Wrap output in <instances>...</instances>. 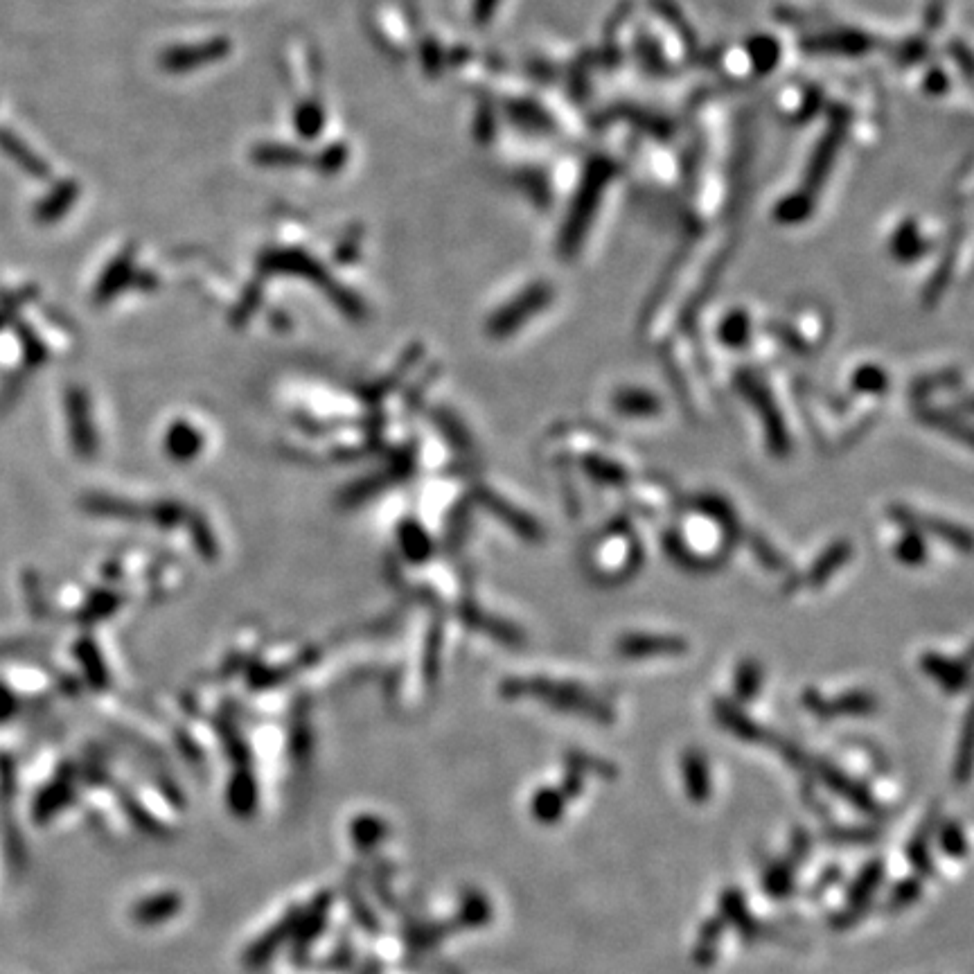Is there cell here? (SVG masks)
Wrapping results in <instances>:
<instances>
[{"mask_svg": "<svg viewBox=\"0 0 974 974\" xmlns=\"http://www.w3.org/2000/svg\"><path fill=\"white\" fill-rule=\"evenodd\" d=\"M503 693L508 697L533 695L542 699V702H546L551 708H555V711L587 717V720L598 724L614 722L612 708L593 693H589L587 688H582L580 684H569V681H553L546 677L517 679V681H510V684H503Z\"/></svg>", "mask_w": 974, "mask_h": 974, "instance_id": "cell-1", "label": "cell"}, {"mask_svg": "<svg viewBox=\"0 0 974 974\" xmlns=\"http://www.w3.org/2000/svg\"><path fill=\"white\" fill-rule=\"evenodd\" d=\"M808 774L810 778H814V781L826 785L830 792H835L839 799H844L846 803L853 805L857 812L869 814V817H880L882 814V805L869 790V785H864L862 781H857V778L848 776L844 769L837 767L835 763H830V760L810 758Z\"/></svg>", "mask_w": 974, "mask_h": 974, "instance_id": "cell-2", "label": "cell"}, {"mask_svg": "<svg viewBox=\"0 0 974 974\" xmlns=\"http://www.w3.org/2000/svg\"><path fill=\"white\" fill-rule=\"evenodd\" d=\"M334 896L332 891H321L307 902V907L300 909L298 925L291 936V961L303 963L305 956L312 950V945L318 941V936L325 932L327 920H330Z\"/></svg>", "mask_w": 974, "mask_h": 974, "instance_id": "cell-3", "label": "cell"}, {"mask_svg": "<svg viewBox=\"0 0 974 974\" xmlns=\"http://www.w3.org/2000/svg\"><path fill=\"white\" fill-rule=\"evenodd\" d=\"M300 909L303 907L287 909L285 914L278 918L276 925H271L267 932H262L258 936V941H253L249 947H246L242 956V963L246 970L258 972L262 968H267V965L276 959V954L282 950V947L289 945L291 936H294V929L298 925Z\"/></svg>", "mask_w": 974, "mask_h": 974, "instance_id": "cell-4", "label": "cell"}, {"mask_svg": "<svg viewBox=\"0 0 974 974\" xmlns=\"http://www.w3.org/2000/svg\"><path fill=\"white\" fill-rule=\"evenodd\" d=\"M803 706L817 717H869L878 713L880 702L869 690H848L835 699H826L819 690H805Z\"/></svg>", "mask_w": 974, "mask_h": 974, "instance_id": "cell-5", "label": "cell"}, {"mask_svg": "<svg viewBox=\"0 0 974 974\" xmlns=\"http://www.w3.org/2000/svg\"><path fill=\"white\" fill-rule=\"evenodd\" d=\"M713 717L726 733H731L740 742H747V745H769V740H772V733L763 729L745 708L738 702H731V699L717 697L713 702Z\"/></svg>", "mask_w": 974, "mask_h": 974, "instance_id": "cell-6", "label": "cell"}, {"mask_svg": "<svg viewBox=\"0 0 974 974\" xmlns=\"http://www.w3.org/2000/svg\"><path fill=\"white\" fill-rule=\"evenodd\" d=\"M717 911H720L717 916L724 920L726 927L736 929L747 943H758L765 938V927L758 923L754 914H751V909L747 905V896L742 889L726 887L720 893V900H717Z\"/></svg>", "mask_w": 974, "mask_h": 974, "instance_id": "cell-7", "label": "cell"}, {"mask_svg": "<svg viewBox=\"0 0 974 974\" xmlns=\"http://www.w3.org/2000/svg\"><path fill=\"white\" fill-rule=\"evenodd\" d=\"M688 650V643L679 636L666 634H623L616 641V652L625 659H657L679 657Z\"/></svg>", "mask_w": 974, "mask_h": 974, "instance_id": "cell-8", "label": "cell"}, {"mask_svg": "<svg viewBox=\"0 0 974 974\" xmlns=\"http://www.w3.org/2000/svg\"><path fill=\"white\" fill-rule=\"evenodd\" d=\"M679 772L681 783H684V792L690 801L695 805H704L711 801L713 778L706 754H702L699 749H686L679 760Z\"/></svg>", "mask_w": 974, "mask_h": 974, "instance_id": "cell-9", "label": "cell"}, {"mask_svg": "<svg viewBox=\"0 0 974 974\" xmlns=\"http://www.w3.org/2000/svg\"><path fill=\"white\" fill-rule=\"evenodd\" d=\"M183 911V896L176 891H158L152 896L140 898L134 907H131L129 916L138 927H161L165 923H170L172 918H176Z\"/></svg>", "mask_w": 974, "mask_h": 974, "instance_id": "cell-10", "label": "cell"}, {"mask_svg": "<svg viewBox=\"0 0 974 974\" xmlns=\"http://www.w3.org/2000/svg\"><path fill=\"white\" fill-rule=\"evenodd\" d=\"M920 670H923L927 677H932L945 693H952V695L961 693L970 681L968 663L943 657V654L938 652H925L923 657H920Z\"/></svg>", "mask_w": 974, "mask_h": 974, "instance_id": "cell-11", "label": "cell"}, {"mask_svg": "<svg viewBox=\"0 0 974 974\" xmlns=\"http://www.w3.org/2000/svg\"><path fill=\"white\" fill-rule=\"evenodd\" d=\"M260 790L258 778L249 767H237V772L230 776L226 785V805L237 819H251L258 810Z\"/></svg>", "mask_w": 974, "mask_h": 974, "instance_id": "cell-12", "label": "cell"}, {"mask_svg": "<svg viewBox=\"0 0 974 974\" xmlns=\"http://www.w3.org/2000/svg\"><path fill=\"white\" fill-rule=\"evenodd\" d=\"M0 154L10 158L21 172L32 176V179H48L50 176V165L10 127H0Z\"/></svg>", "mask_w": 974, "mask_h": 974, "instance_id": "cell-13", "label": "cell"}, {"mask_svg": "<svg viewBox=\"0 0 974 974\" xmlns=\"http://www.w3.org/2000/svg\"><path fill=\"white\" fill-rule=\"evenodd\" d=\"M884 878H887V864L878 860V857H875V860H871V862H866L862 869L857 871L853 882L848 884L846 907L869 911L873 905L875 893L882 889Z\"/></svg>", "mask_w": 974, "mask_h": 974, "instance_id": "cell-14", "label": "cell"}, {"mask_svg": "<svg viewBox=\"0 0 974 974\" xmlns=\"http://www.w3.org/2000/svg\"><path fill=\"white\" fill-rule=\"evenodd\" d=\"M79 197V185L75 181H59L52 185V188L43 194L41 201L34 206L32 217L37 224H55L66 212L75 206V201Z\"/></svg>", "mask_w": 974, "mask_h": 974, "instance_id": "cell-15", "label": "cell"}, {"mask_svg": "<svg viewBox=\"0 0 974 974\" xmlns=\"http://www.w3.org/2000/svg\"><path fill=\"white\" fill-rule=\"evenodd\" d=\"M612 406L616 413L623 415V418H634V420L657 418V415L663 411V402L659 400V395L639 386H625L621 391H616L612 397Z\"/></svg>", "mask_w": 974, "mask_h": 974, "instance_id": "cell-16", "label": "cell"}, {"mask_svg": "<svg viewBox=\"0 0 974 974\" xmlns=\"http://www.w3.org/2000/svg\"><path fill=\"white\" fill-rule=\"evenodd\" d=\"M492 916H494V909L490 898L478 889H467L463 891V896H460L454 918L449 920L456 932H463V929H481L485 925H490Z\"/></svg>", "mask_w": 974, "mask_h": 974, "instance_id": "cell-17", "label": "cell"}, {"mask_svg": "<svg viewBox=\"0 0 974 974\" xmlns=\"http://www.w3.org/2000/svg\"><path fill=\"white\" fill-rule=\"evenodd\" d=\"M893 515H896V519L900 521V524L914 526V528L920 530V533L941 535L945 539V542L952 544L954 548H963V551H968V548H970V535H968V530L954 526V524H950V521H941V519H934V517L918 515V512H909L907 508L893 510Z\"/></svg>", "mask_w": 974, "mask_h": 974, "instance_id": "cell-18", "label": "cell"}, {"mask_svg": "<svg viewBox=\"0 0 974 974\" xmlns=\"http://www.w3.org/2000/svg\"><path fill=\"white\" fill-rule=\"evenodd\" d=\"M228 41L224 39H212L208 43H201V46H185V48H174L165 55L163 66L167 70H190L203 64H210V61L221 59L228 52Z\"/></svg>", "mask_w": 974, "mask_h": 974, "instance_id": "cell-19", "label": "cell"}, {"mask_svg": "<svg viewBox=\"0 0 974 974\" xmlns=\"http://www.w3.org/2000/svg\"><path fill=\"white\" fill-rule=\"evenodd\" d=\"M938 812L941 810H936V808L929 810L925 821L920 823V828L916 830V835L911 837L909 844H907L909 864L920 873V878H929V875H934V860H932V850H929V837H932V832H936Z\"/></svg>", "mask_w": 974, "mask_h": 974, "instance_id": "cell-20", "label": "cell"}, {"mask_svg": "<svg viewBox=\"0 0 974 974\" xmlns=\"http://www.w3.org/2000/svg\"><path fill=\"white\" fill-rule=\"evenodd\" d=\"M388 832V823L377 817V814H359L350 821V841L359 853H373L379 846L384 844Z\"/></svg>", "mask_w": 974, "mask_h": 974, "instance_id": "cell-21", "label": "cell"}, {"mask_svg": "<svg viewBox=\"0 0 974 974\" xmlns=\"http://www.w3.org/2000/svg\"><path fill=\"white\" fill-rule=\"evenodd\" d=\"M566 803H569V799L562 794L560 787H539L533 799H530V814L542 826H555L564 819Z\"/></svg>", "mask_w": 974, "mask_h": 974, "instance_id": "cell-22", "label": "cell"}, {"mask_svg": "<svg viewBox=\"0 0 974 974\" xmlns=\"http://www.w3.org/2000/svg\"><path fill=\"white\" fill-rule=\"evenodd\" d=\"M726 932V923L720 916H711L704 920L702 927H699L697 943L693 950V959L699 968H711L717 961V952H720L722 936Z\"/></svg>", "mask_w": 974, "mask_h": 974, "instance_id": "cell-23", "label": "cell"}, {"mask_svg": "<svg viewBox=\"0 0 974 974\" xmlns=\"http://www.w3.org/2000/svg\"><path fill=\"white\" fill-rule=\"evenodd\" d=\"M456 929L451 920H436V923H413L404 929V938L415 952H427L431 947H438L442 941L454 934Z\"/></svg>", "mask_w": 974, "mask_h": 974, "instance_id": "cell-24", "label": "cell"}, {"mask_svg": "<svg viewBox=\"0 0 974 974\" xmlns=\"http://www.w3.org/2000/svg\"><path fill=\"white\" fill-rule=\"evenodd\" d=\"M796 889V866L790 860L772 862L763 871V891L772 900H787Z\"/></svg>", "mask_w": 974, "mask_h": 974, "instance_id": "cell-25", "label": "cell"}, {"mask_svg": "<svg viewBox=\"0 0 974 974\" xmlns=\"http://www.w3.org/2000/svg\"><path fill=\"white\" fill-rule=\"evenodd\" d=\"M763 681L765 675H763V668H760V663L751 659L738 663L736 672H733V693H736V702L740 704L754 702V699L760 695V690H763Z\"/></svg>", "mask_w": 974, "mask_h": 974, "instance_id": "cell-26", "label": "cell"}, {"mask_svg": "<svg viewBox=\"0 0 974 974\" xmlns=\"http://www.w3.org/2000/svg\"><path fill=\"white\" fill-rule=\"evenodd\" d=\"M848 557H850V544L837 542L835 546H830L828 551L819 557V562L812 566L805 582H808L810 587H821V584L826 582L832 573L846 564Z\"/></svg>", "mask_w": 974, "mask_h": 974, "instance_id": "cell-27", "label": "cell"}, {"mask_svg": "<svg viewBox=\"0 0 974 974\" xmlns=\"http://www.w3.org/2000/svg\"><path fill=\"white\" fill-rule=\"evenodd\" d=\"M584 472H587L593 481L607 483V485H621L627 481V467L623 463H618L616 458H607L602 454H593L589 458H584Z\"/></svg>", "mask_w": 974, "mask_h": 974, "instance_id": "cell-28", "label": "cell"}, {"mask_svg": "<svg viewBox=\"0 0 974 974\" xmlns=\"http://www.w3.org/2000/svg\"><path fill=\"white\" fill-rule=\"evenodd\" d=\"M850 386H853L855 393L878 397L889 391V375L878 363H864V366H860L853 373Z\"/></svg>", "mask_w": 974, "mask_h": 974, "instance_id": "cell-29", "label": "cell"}, {"mask_svg": "<svg viewBox=\"0 0 974 974\" xmlns=\"http://www.w3.org/2000/svg\"><path fill=\"white\" fill-rule=\"evenodd\" d=\"M936 839L938 846H941V853H945L952 860H963L968 855V837H965V830L961 826V821H945L936 826Z\"/></svg>", "mask_w": 974, "mask_h": 974, "instance_id": "cell-30", "label": "cell"}, {"mask_svg": "<svg viewBox=\"0 0 974 974\" xmlns=\"http://www.w3.org/2000/svg\"><path fill=\"white\" fill-rule=\"evenodd\" d=\"M70 799H73V787H70V776H64V778H59L57 783H52L50 787L43 790L34 817H39V819L52 817V814H57V810L68 805Z\"/></svg>", "mask_w": 974, "mask_h": 974, "instance_id": "cell-31", "label": "cell"}, {"mask_svg": "<svg viewBox=\"0 0 974 974\" xmlns=\"http://www.w3.org/2000/svg\"><path fill=\"white\" fill-rule=\"evenodd\" d=\"M902 526L907 528V533L902 535L898 539V544H896V557H898V562L900 564H907V566H920V564H925L927 544H925L923 533H920L918 528L909 526V524H902Z\"/></svg>", "mask_w": 974, "mask_h": 974, "instance_id": "cell-32", "label": "cell"}, {"mask_svg": "<svg viewBox=\"0 0 974 974\" xmlns=\"http://www.w3.org/2000/svg\"><path fill=\"white\" fill-rule=\"evenodd\" d=\"M749 339H751V321L747 318V314L742 312L729 314L720 323V341L722 345H726V348L742 350L747 348Z\"/></svg>", "mask_w": 974, "mask_h": 974, "instance_id": "cell-33", "label": "cell"}, {"mask_svg": "<svg viewBox=\"0 0 974 974\" xmlns=\"http://www.w3.org/2000/svg\"><path fill=\"white\" fill-rule=\"evenodd\" d=\"M923 896V878L920 875H909L905 880H898L893 884L887 898L889 911H905Z\"/></svg>", "mask_w": 974, "mask_h": 974, "instance_id": "cell-34", "label": "cell"}, {"mask_svg": "<svg viewBox=\"0 0 974 974\" xmlns=\"http://www.w3.org/2000/svg\"><path fill=\"white\" fill-rule=\"evenodd\" d=\"M564 765L566 769H575V772H580L582 776L596 774L600 778H605V781H614L618 774V769L612 763H607V760L602 758H593L589 754H584V751H569V754L564 756Z\"/></svg>", "mask_w": 974, "mask_h": 974, "instance_id": "cell-35", "label": "cell"}, {"mask_svg": "<svg viewBox=\"0 0 974 974\" xmlns=\"http://www.w3.org/2000/svg\"><path fill=\"white\" fill-rule=\"evenodd\" d=\"M878 835H880L878 828H869V826H850V828L835 826L823 830V839L835 841V844H871V841L878 839Z\"/></svg>", "mask_w": 974, "mask_h": 974, "instance_id": "cell-36", "label": "cell"}, {"mask_svg": "<svg viewBox=\"0 0 974 974\" xmlns=\"http://www.w3.org/2000/svg\"><path fill=\"white\" fill-rule=\"evenodd\" d=\"M296 125H298L300 134H303L305 138H314L323 127L321 106L312 104V102L300 106V111L296 113Z\"/></svg>", "mask_w": 974, "mask_h": 974, "instance_id": "cell-37", "label": "cell"}, {"mask_svg": "<svg viewBox=\"0 0 974 974\" xmlns=\"http://www.w3.org/2000/svg\"><path fill=\"white\" fill-rule=\"evenodd\" d=\"M970 751H972V740H970L968 726H965L963 738H961V747H959V751H956V760H954V769H952L954 783L965 785L970 781V769H972Z\"/></svg>", "mask_w": 974, "mask_h": 974, "instance_id": "cell-38", "label": "cell"}, {"mask_svg": "<svg viewBox=\"0 0 974 974\" xmlns=\"http://www.w3.org/2000/svg\"><path fill=\"white\" fill-rule=\"evenodd\" d=\"M122 805L129 814V819L136 823L138 828H143L145 832H154V835H161V823H158L152 814H149L143 805H140L134 796H122Z\"/></svg>", "mask_w": 974, "mask_h": 974, "instance_id": "cell-39", "label": "cell"}, {"mask_svg": "<svg viewBox=\"0 0 974 974\" xmlns=\"http://www.w3.org/2000/svg\"><path fill=\"white\" fill-rule=\"evenodd\" d=\"M350 909H352V916L357 923L366 929L368 934H379L382 932V923H379L377 916H375V911L366 907V902H363V898L359 896V893H352L350 891Z\"/></svg>", "mask_w": 974, "mask_h": 974, "instance_id": "cell-40", "label": "cell"}, {"mask_svg": "<svg viewBox=\"0 0 974 974\" xmlns=\"http://www.w3.org/2000/svg\"><path fill=\"white\" fill-rule=\"evenodd\" d=\"M255 158L262 163H267V165H296L303 161V156H300L298 149H289V147H278V145H271V147H262L255 152Z\"/></svg>", "mask_w": 974, "mask_h": 974, "instance_id": "cell-41", "label": "cell"}, {"mask_svg": "<svg viewBox=\"0 0 974 974\" xmlns=\"http://www.w3.org/2000/svg\"><path fill=\"white\" fill-rule=\"evenodd\" d=\"M812 853V835L805 828H796L792 832V839H790V855H787V860H790L796 869L808 860Z\"/></svg>", "mask_w": 974, "mask_h": 974, "instance_id": "cell-42", "label": "cell"}, {"mask_svg": "<svg viewBox=\"0 0 974 974\" xmlns=\"http://www.w3.org/2000/svg\"><path fill=\"white\" fill-rule=\"evenodd\" d=\"M352 959H354V952H352V945L345 941L341 943L336 950L330 954V959H327L323 963V968L325 970H332V972H341V970H348L350 965H352Z\"/></svg>", "mask_w": 974, "mask_h": 974, "instance_id": "cell-43", "label": "cell"}, {"mask_svg": "<svg viewBox=\"0 0 974 974\" xmlns=\"http://www.w3.org/2000/svg\"><path fill=\"white\" fill-rule=\"evenodd\" d=\"M560 790L566 799H575V796H580L584 790V776L580 772H575V769H566V776L560 785Z\"/></svg>", "mask_w": 974, "mask_h": 974, "instance_id": "cell-44", "label": "cell"}, {"mask_svg": "<svg viewBox=\"0 0 974 974\" xmlns=\"http://www.w3.org/2000/svg\"><path fill=\"white\" fill-rule=\"evenodd\" d=\"M16 711V699L7 688L0 686V720H7Z\"/></svg>", "mask_w": 974, "mask_h": 974, "instance_id": "cell-45", "label": "cell"}]
</instances>
